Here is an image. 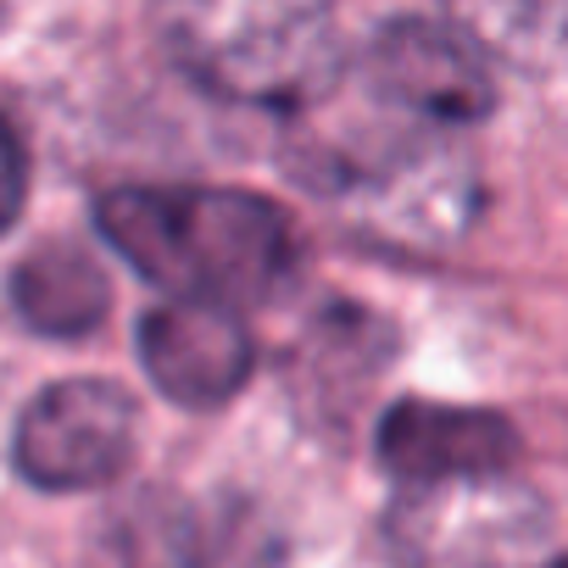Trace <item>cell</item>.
Wrapping results in <instances>:
<instances>
[{
  "mask_svg": "<svg viewBox=\"0 0 568 568\" xmlns=\"http://www.w3.org/2000/svg\"><path fill=\"white\" fill-rule=\"evenodd\" d=\"M446 23L518 73L568 68V0H446Z\"/></svg>",
  "mask_w": 568,
  "mask_h": 568,
  "instance_id": "9c48e42d",
  "label": "cell"
},
{
  "mask_svg": "<svg viewBox=\"0 0 568 568\" xmlns=\"http://www.w3.org/2000/svg\"><path fill=\"white\" fill-rule=\"evenodd\" d=\"M557 568H568V562H557Z\"/></svg>",
  "mask_w": 568,
  "mask_h": 568,
  "instance_id": "7c38bea8",
  "label": "cell"
},
{
  "mask_svg": "<svg viewBox=\"0 0 568 568\" xmlns=\"http://www.w3.org/2000/svg\"><path fill=\"white\" fill-rule=\"evenodd\" d=\"M140 413L112 379H57L45 385L12 435L18 474L40 490H101L134 457Z\"/></svg>",
  "mask_w": 568,
  "mask_h": 568,
  "instance_id": "5b68a950",
  "label": "cell"
},
{
  "mask_svg": "<svg viewBox=\"0 0 568 568\" xmlns=\"http://www.w3.org/2000/svg\"><path fill=\"white\" fill-rule=\"evenodd\" d=\"M23 195H29V156H23V140L18 129L0 118V234H7L23 212Z\"/></svg>",
  "mask_w": 568,
  "mask_h": 568,
  "instance_id": "30bf717a",
  "label": "cell"
},
{
  "mask_svg": "<svg viewBox=\"0 0 568 568\" xmlns=\"http://www.w3.org/2000/svg\"><path fill=\"white\" fill-rule=\"evenodd\" d=\"M490 57L452 23L396 18L352 68V84L390 118L429 134H468L490 112Z\"/></svg>",
  "mask_w": 568,
  "mask_h": 568,
  "instance_id": "277c9868",
  "label": "cell"
},
{
  "mask_svg": "<svg viewBox=\"0 0 568 568\" xmlns=\"http://www.w3.org/2000/svg\"><path fill=\"white\" fill-rule=\"evenodd\" d=\"M385 535L407 568H535L551 540V513L513 474H468L407 485Z\"/></svg>",
  "mask_w": 568,
  "mask_h": 568,
  "instance_id": "3957f363",
  "label": "cell"
},
{
  "mask_svg": "<svg viewBox=\"0 0 568 568\" xmlns=\"http://www.w3.org/2000/svg\"><path fill=\"white\" fill-rule=\"evenodd\" d=\"M518 457V435L501 413L452 407V402H396L379 424V463L402 485L507 474Z\"/></svg>",
  "mask_w": 568,
  "mask_h": 568,
  "instance_id": "52a82bcc",
  "label": "cell"
},
{
  "mask_svg": "<svg viewBox=\"0 0 568 568\" xmlns=\"http://www.w3.org/2000/svg\"><path fill=\"white\" fill-rule=\"evenodd\" d=\"M162 57L206 95L307 112L346 73L329 0H151Z\"/></svg>",
  "mask_w": 568,
  "mask_h": 568,
  "instance_id": "7a4b0ae2",
  "label": "cell"
},
{
  "mask_svg": "<svg viewBox=\"0 0 568 568\" xmlns=\"http://www.w3.org/2000/svg\"><path fill=\"white\" fill-rule=\"evenodd\" d=\"M106 245L168 296L251 307L296 273V223L256 190L118 184L95 201Z\"/></svg>",
  "mask_w": 568,
  "mask_h": 568,
  "instance_id": "6da1fadb",
  "label": "cell"
},
{
  "mask_svg": "<svg viewBox=\"0 0 568 568\" xmlns=\"http://www.w3.org/2000/svg\"><path fill=\"white\" fill-rule=\"evenodd\" d=\"M0 23H7V0H0Z\"/></svg>",
  "mask_w": 568,
  "mask_h": 568,
  "instance_id": "8fae6325",
  "label": "cell"
},
{
  "mask_svg": "<svg viewBox=\"0 0 568 568\" xmlns=\"http://www.w3.org/2000/svg\"><path fill=\"white\" fill-rule=\"evenodd\" d=\"M140 363L168 402L206 413L240 396V385L251 379L256 346L240 307L168 296L162 307L140 318Z\"/></svg>",
  "mask_w": 568,
  "mask_h": 568,
  "instance_id": "8992f818",
  "label": "cell"
},
{
  "mask_svg": "<svg viewBox=\"0 0 568 568\" xmlns=\"http://www.w3.org/2000/svg\"><path fill=\"white\" fill-rule=\"evenodd\" d=\"M12 307L34 335L79 341V335L101 329V318L112 307V278L84 245L45 240L12 273Z\"/></svg>",
  "mask_w": 568,
  "mask_h": 568,
  "instance_id": "ba28073f",
  "label": "cell"
}]
</instances>
